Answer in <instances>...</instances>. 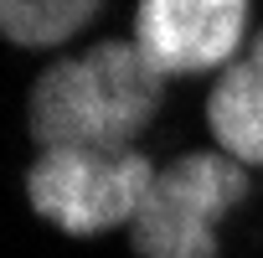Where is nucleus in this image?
I'll use <instances>...</instances> for the list:
<instances>
[{"label":"nucleus","instance_id":"1","mask_svg":"<svg viewBox=\"0 0 263 258\" xmlns=\"http://www.w3.org/2000/svg\"><path fill=\"white\" fill-rule=\"evenodd\" d=\"M160 72L135 42H103L47 67L31 88V135L42 150H135L160 108Z\"/></svg>","mask_w":263,"mask_h":258},{"label":"nucleus","instance_id":"2","mask_svg":"<svg viewBox=\"0 0 263 258\" xmlns=\"http://www.w3.org/2000/svg\"><path fill=\"white\" fill-rule=\"evenodd\" d=\"M155 165L140 150H42L26 171V201L36 217L72 237H98L119 222L135 227Z\"/></svg>","mask_w":263,"mask_h":258},{"label":"nucleus","instance_id":"3","mask_svg":"<svg viewBox=\"0 0 263 258\" xmlns=\"http://www.w3.org/2000/svg\"><path fill=\"white\" fill-rule=\"evenodd\" d=\"M248 196V165L232 155H186L155 176L140 217V258H217V222Z\"/></svg>","mask_w":263,"mask_h":258},{"label":"nucleus","instance_id":"4","mask_svg":"<svg viewBox=\"0 0 263 258\" xmlns=\"http://www.w3.org/2000/svg\"><path fill=\"white\" fill-rule=\"evenodd\" d=\"M242 0H145L135 16V47L160 78H186L206 67H232L248 36Z\"/></svg>","mask_w":263,"mask_h":258},{"label":"nucleus","instance_id":"5","mask_svg":"<svg viewBox=\"0 0 263 258\" xmlns=\"http://www.w3.org/2000/svg\"><path fill=\"white\" fill-rule=\"evenodd\" d=\"M206 124L222 155H232L237 165H263V72L248 57L217 78L206 98Z\"/></svg>","mask_w":263,"mask_h":258},{"label":"nucleus","instance_id":"6","mask_svg":"<svg viewBox=\"0 0 263 258\" xmlns=\"http://www.w3.org/2000/svg\"><path fill=\"white\" fill-rule=\"evenodd\" d=\"M98 16L93 0H83V6H21V0H11V6H0V31H6L16 47H62L72 42L88 21Z\"/></svg>","mask_w":263,"mask_h":258},{"label":"nucleus","instance_id":"7","mask_svg":"<svg viewBox=\"0 0 263 258\" xmlns=\"http://www.w3.org/2000/svg\"><path fill=\"white\" fill-rule=\"evenodd\" d=\"M248 62H253V67H258V72H263V36H258V42H253V52H248Z\"/></svg>","mask_w":263,"mask_h":258}]
</instances>
